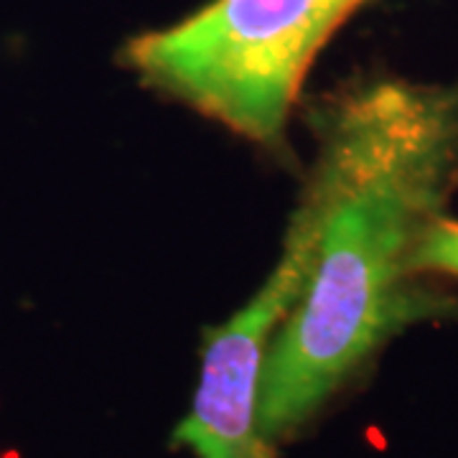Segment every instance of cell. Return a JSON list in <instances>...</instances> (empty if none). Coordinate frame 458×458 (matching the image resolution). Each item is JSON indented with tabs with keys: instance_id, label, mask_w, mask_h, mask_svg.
<instances>
[{
	"instance_id": "3957f363",
	"label": "cell",
	"mask_w": 458,
	"mask_h": 458,
	"mask_svg": "<svg viewBox=\"0 0 458 458\" xmlns=\"http://www.w3.org/2000/svg\"><path fill=\"white\" fill-rule=\"evenodd\" d=\"M311 260L313 225L298 207L273 273L240 311L207 334L194 405L174 433L197 458H276V443L262 436L258 418L262 369L280 324L306 291Z\"/></svg>"
},
{
	"instance_id": "6da1fadb",
	"label": "cell",
	"mask_w": 458,
	"mask_h": 458,
	"mask_svg": "<svg viewBox=\"0 0 458 458\" xmlns=\"http://www.w3.org/2000/svg\"><path fill=\"white\" fill-rule=\"evenodd\" d=\"M313 128L298 204L313 225L311 276L262 369L270 443L306 426L397 334L458 311L415 267L458 191V82H360L328 99Z\"/></svg>"
},
{
	"instance_id": "7a4b0ae2",
	"label": "cell",
	"mask_w": 458,
	"mask_h": 458,
	"mask_svg": "<svg viewBox=\"0 0 458 458\" xmlns=\"http://www.w3.org/2000/svg\"><path fill=\"white\" fill-rule=\"evenodd\" d=\"M367 0H212L123 59L140 82L255 146L280 150L306 74Z\"/></svg>"
},
{
	"instance_id": "277c9868",
	"label": "cell",
	"mask_w": 458,
	"mask_h": 458,
	"mask_svg": "<svg viewBox=\"0 0 458 458\" xmlns=\"http://www.w3.org/2000/svg\"><path fill=\"white\" fill-rule=\"evenodd\" d=\"M420 276H448L458 278V219L443 214L426 232L415 255Z\"/></svg>"
}]
</instances>
